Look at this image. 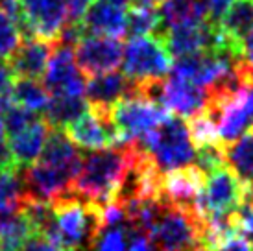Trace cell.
<instances>
[{"label":"cell","instance_id":"obj_1","mask_svg":"<svg viewBox=\"0 0 253 251\" xmlns=\"http://www.w3.org/2000/svg\"><path fill=\"white\" fill-rule=\"evenodd\" d=\"M133 142L94 150L82 157V167L74 179L72 192L82 200L106 205L119 194L131 165Z\"/></svg>","mask_w":253,"mask_h":251},{"label":"cell","instance_id":"obj_2","mask_svg":"<svg viewBox=\"0 0 253 251\" xmlns=\"http://www.w3.org/2000/svg\"><path fill=\"white\" fill-rule=\"evenodd\" d=\"M50 205L56 223L50 244L61 251H91L104 229L102 205L82 200L74 192L57 198Z\"/></svg>","mask_w":253,"mask_h":251},{"label":"cell","instance_id":"obj_3","mask_svg":"<svg viewBox=\"0 0 253 251\" xmlns=\"http://www.w3.org/2000/svg\"><path fill=\"white\" fill-rule=\"evenodd\" d=\"M137 142L148 154L159 174L192 167L196 159V144L190 139L187 120L181 117H169Z\"/></svg>","mask_w":253,"mask_h":251},{"label":"cell","instance_id":"obj_4","mask_svg":"<svg viewBox=\"0 0 253 251\" xmlns=\"http://www.w3.org/2000/svg\"><path fill=\"white\" fill-rule=\"evenodd\" d=\"M202 229L204 223L196 209L165 203L148 235L157 251H192L202 246Z\"/></svg>","mask_w":253,"mask_h":251},{"label":"cell","instance_id":"obj_5","mask_svg":"<svg viewBox=\"0 0 253 251\" xmlns=\"http://www.w3.org/2000/svg\"><path fill=\"white\" fill-rule=\"evenodd\" d=\"M250 192L252 190L225 165H222L216 170L205 174L204 188L198 196L194 209L202 222L209 218L233 216L240 205L246 202Z\"/></svg>","mask_w":253,"mask_h":251},{"label":"cell","instance_id":"obj_6","mask_svg":"<svg viewBox=\"0 0 253 251\" xmlns=\"http://www.w3.org/2000/svg\"><path fill=\"white\" fill-rule=\"evenodd\" d=\"M109 117L119 131L120 144H126L146 137L170 115L161 104L141 94L137 89V92L120 98L109 109Z\"/></svg>","mask_w":253,"mask_h":251},{"label":"cell","instance_id":"obj_7","mask_svg":"<svg viewBox=\"0 0 253 251\" xmlns=\"http://www.w3.org/2000/svg\"><path fill=\"white\" fill-rule=\"evenodd\" d=\"M172 69V56L163 39L144 35L129 39L122 52V70L133 84L161 82Z\"/></svg>","mask_w":253,"mask_h":251},{"label":"cell","instance_id":"obj_8","mask_svg":"<svg viewBox=\"0 0 253 251\" xmlns=\"http://www.w3.org/2000/svg\"><path fill=\"white\" fill-rule=\"evenodd\" d=\"M7 11L19 22L22 39L39 37L56 42L69 22L65 0H15Z\"/></svg>","mask_w":253,"mask_h":251},{"label":"cell","instance_id":"obj_9","mask_svg":"<svg viewBox=\"0 0 253 251\" xmlns=\"http://www.w3.org/2000/svg\"><path fill=\"white\" fill-rule=\"evenodd\" d=\"M85 84L87 80L78 67L74 50L54 42V50L42 74V85L50 96H84Z\"/></svg>","mask_w":253,"mask_h":251},{"label":"cell","instance_id":"obj_10","mask_svg":"<svg viewBox=\"0 0 253 251\" xmlns=\"http://www.w3.org/2000/svg\"><path fill=\"white\" fill-rule=\"evenodd\" d=\"M67 137L82 150H104L120 146V137L115 124L111 122L109 111L91 107L65 127Z\"/></svg>","mask_w":253,"mask_h":251},{"label":"cell","instance_id":"obj_11","mask_svg":"<svg viewBox=\"0 0 253 251\" xmlns=\"http://www.w3.org/2000/svg\"><path fill=\"white\" fill-rule=\"evenodd\" d=\"M122 42L117 37L106 35H84L76 44V63L87 76H96L117 70L122 63Z\"/></svg>","mask_w":253,"mask_h":251},{"label":"cell","instance_id":"obj_12","mask_svg":"<svg viewBox=\"0 0 253 251\" xmlns=\"http://www.w3.org/2000/svg\"><path fill=\"white\" fill-rule=\"evenodd\" d=\"M157 102L167 111L176 113V117L189 120L204 113L209 105V91L198 85L185 82L181 78L170 74L169 80L161 82Z\"/></svg>","mask_w":253,"mask_h":251},{"label":"cell","instance_id":"obj_13","mask_svg":"<svg viewBox=\"0 0 253 251\" xmlns=\"http://www.w3.org/2000/svg\"><path fill=\"white\" fill-rule=\"evenodd\" d=\"M222 35L218 30V24L205 21L196 24H181L172 26L165 34V44L169 48L170 56L183 57L205 50L220 48Z\"/></svg>","mask_w":253,"mask_h":251},{"label":"cell","instance_id":"obj_14","mask_svg":"<svg viewBox=\"0 0 253 251\" xmlns=\"http://www.w3.org/2000/svg\"><path fill=\"white\" fill-rule=\"evenodd\" d=\"M205 183V174L198 167L179 168L161 177V198L169 205L177 207H192L196 205V200Z\"/></svg>","mask_w":253,"mask_h":251},{"label":"cell","instance_id":"obj_15","mask_svg":"<svg viewBox=\"0 0 253 251\" xmlns=\"http://www.w3.org/2000/svg\"><path fill=\"white\" fill-rule=\"evenodd\" d=\"M137 92V84L124 76V72H104L91 76L85 84V96L91 107L109 111L120 98Z\"/></svg>","mask_w":253,"mask_h":251},{"label":"cell","instance_id":"obj_16","mask_svg":"<svg viewBox=\"0 0 253 251\" xmlns=\"http://www.w3.org/2000/svg\"><path fill=\"white\" fill-rule=\"evenodd\" d=\"M52 50H54L52 41L39 39V37H24L19 48L15 50V54L9 57L7 65L13 76L39 80L46 70Z\"/></svg>","mask_w":253,"mask_h":251},{"label":"cell","instance_id":"obj_17","mask_svg":"<svg viewBox=\"0 0 253 251\" xmlns=\"http://www.w3.org/2000/svg\"><path fill=\"white\" fill-rule=\"evenodd\" d=\"M50 133L48 122L41 117H36L30 124L19 129L13 135H7V144L15 159V165L21 168L32 167L42 152Z\"/></svg>","mask_w":253,"mask_h":251},{"label":"cell","instance_id":"obj_18","mask_svg":"<svg viewBox=\"0 0 253 251\" xmlns=\"http://www.w3.org/2000/svg\"><path fill=\"white\" fill-rule=\"evenodd\" d=\"M80 24L85 35H106L119 39L126 32V9L107 0H94L85 9Z\"/></svg>","mask_w":253,"mask_h":251},{"label":"cell","instance_id":"obj_19","mask_svg":"<svg viewBox=\"0 0 253 251\" xmlns=\"http://www.w3.org/2000/svg\"><path fill=\"white\" fill-rule=\"evenodd\" d=\"M157 11H159V19H161V30L155 37H159L163 41H165L167 30L172 26L209 21L204 0H163L161 7Z\"/></svg>","mask_w":253,"mask_h":251},{"label":"cell","instance_id":"obj_20","mask_svg":"<svg viewBox=\"0 0 253 251\" xmlns=\"http://www.w3.org/2000/svg\"><path fill=\"white\" fill-rule=\"evenodd\" d=\"M218 28L227 41L242 48L244 37L253 28V0H233L218 21Z\"/></svg>","mask_w":253,"mask_h":251},{"label":"cell","instance_id":"obj_21","mask_svg":"<svg viewBox=\"0 0 253 251\" xmlns=\"http://www.w3.org/2000/svg\"><path fill=\"white\" fill-rule=\"evenodd\" d=\"M224 163L250 190L253 188V131L229 144H222Z\"/></svg>","mask_w":253,"mask_h":251},{"label":"cell","instance_id":"obj_22","mask_svg":"<svg viewBox=\"0 0 253 251\" xmlns=\"http://www.w3.org/2000/svg\"><path fill=\"white\" fill-rule=\"evenodd\" d=\"M9 98L15 105H21L36 115H44L50 102V94L39 80L32 78H17L13 80Z\"/></svg>","mask_w":253,"mask_h":251},{"label":"cell","instance_id":"obj_23","mask_svg":"<svg viewBox=\"0 0 253 251\" xmlns=\"http://www.w3.org/2000/svg\"><path fill=\"white\" fill-rule=\"evenodd\" d=\"M89 109L84 96H50L48 107L44 111V120L50 127L65 129Z\"/></svg>","mask_w":253,"mask_h":251},{"label":"cell","instance_id":"obj_24","mask_svg":"<svg viewBox=\"0 0 253 251\" xmlns=\"http://www.w3.org/2000/svg\"><path fill=\"white\" fill-rule=\"evenodd\" d=\"M161 30V19L155 6L133 4L126 9V32L129 39L144 37V35H157Z\"/></svg>","mask_w":253,"mask_h":251},{"label":"cell","instance_id":"obj_25","mask_svg":"<svg viewBox=\"0 0 253 251\" xmlns=\"http://www.w3.org/2000/svg\"><path fill=\"white\" fill-rule=\"evenodd\" d=\"M24 202V187L22 177L17 170L0 172V212H15L21 210Z\"/></svg>","mask_w":253,"mask_h":251},{"label":"cell","instance_id":"obj_26","mask_svg":"<svg viewBox=\"0 0 253 251\" xmlns=\"http://www.w3.org/2000/svg\"><path fill=\"white\" fill-rule=\"evenodd\" d=\"M22 41L19 22L7 9L0 7V61H9Z\"/></svg>","mask_w":253,"mask_h":251},{"label":"cell","instance_id":"obj_27","mask_svg":"<svg viewBox=\"0 0 253 251\" xmlns=\"http://www.w3.org/2000/svg\"><path fill=\"white\" fill-rule=\"evenodd\" d=\"M129 240V225L120 223L113 227H104L100 231L96 242L92 246L94 251H127Z\"/></svg>","mask_w":253,"mask_h":251},{"label":"cell","instance_id":"obj_28","mask_svg":"<svg viewBox=\"0 0 253 251\" xmlns=\"http://www.w3.org/2000/svg\"><path fill=\"white\" fill-rule=\"evenodd\" d=\"M11 170H17V165L11 155L9 144H7L6 127L2 122V117H0V172H11Z\"/></svg>","mask_w":253,"mask_h":251},{"label":"cell","instance_id":"obj_29","mask_svg":"<svg viewBox=\"0 0 253 251\" xmlns=\"http://www.w3.org/2000/svg\"><path fill=\"white\" fill-rule=\"evenodd\" d=\"M212 251H253V246L248 242L246 237H242L239 231H235Z\"/></svg>","mask_w":253,"mask_h":251},{"label":"cell","instance_id":"obj_30","mask_svg":"<svg viewBox=\"0 0 253 251\" xmlns=\"http://www.w3.org/2000/svg\"><path fill=\"white\" fill-rule=\"evenodd\" d=\"M127 251H157L154 242L148 233L144 231H135L129 227V244H127Z\"/></svg>","mask_w":253,"mask_h":251},{"label":"cell","instance_id":"obj_31","mask_svg":"<svg viewBox=\"0 0 253 251\" xmlns=\"http://www.w3.org/2000/svg\"><path fill=\"white\" fill-rule=\"evenodd\" d=\"M205 7H207V19L212 24H218V21L222 19V15L225 13V9L229 7L233 0H204Z\"/></svg>","mask_w":253,"mask_h":251},{"label":"cell","instance_id":"obj_32","mask_svg":"<svg viewBox=\"0 0 253 251\" xmlns=\"http://www.w3.org/2000/svg\"><path fill=\"white\" fill-rule=\"evenodd\" d=\"M94 0H65L67 4V13H69V21L80 22L84 17L85 9L91 6Z\"/></svg>","mask_w":253,"mask_h":251},{"label":"cell","instance_id":"obj_33","mask_svg":"<svg viewBox=\"0 0 253 251\" xmlns=\"http://www.w3.org/2000/svg\"><path fill=\"white\" fill-rule=\"evenodd\" d=\"M13 72L9 69V65L6 61H0V98H4L9 94L11 85H13Z\"/></svg>","mask_w":253,"mask_h":251},{"label":"cell","instance_id":"obj_34","mask_svg":"<svg viewBox=\"0 0 253 251\" xmlns=\"http://www.w3.org/2000/svg\"><path fill=\"white\" fill-rule=\"evenodd\" d=\"M22 251H59L56 246H52L48 240H44L41 237H32L26 242V246L22 248Z\"/></svg>","mask_w":253,"mask_h":251},{"label":"cell","instance_id":"obj_35","mask_svg":"<svg viewBox=\"0 0 253 251\" xmlns=\"http://www.w3.org/2000/svg\"><path fill=\"white\" fill-rule=\"evenodd\" d=\"M242 54H244V59L253 65V28L242 41Z\"/></svg>","mask_w":253,"mask_h":251},{"label":"cell","instance_id":"obj_36","mask_svg":"<svg viewBox=\"0 0 253 251\" xmlns=\"http://www.w3.org/2000/svg\"><path fill=\"white\" fill-rule=\"evenodd\" d=\"M135 4H144V6H155V4H161L163 0H133Z\"/></svg>","mask_w":253,"mask_h":251},{"label":"cell","instance_id":"obj_37","mask_svg":"<svg viewBox=\"0 0 253 251\" xmlns=\"http://www.w3.org/2000/svg\"><path fill=\"white\" fill-rule=\"evenodd\" d=\"M13 4H15V0H0V7H4V9H9Z\"/></svg>","mask_w":253,"mask_h":251},{"label":"cell","instance_id":"obj_38","mask_svg":"<svg viewBox=\"0 0 253 251\" xmlns=\"http://www.w3.org/2000/svg\"><path fill=\"white\" fill-rule=\"evenodd\" d=\"M107 2H113V4H117V6H122L126 7L129 4V0H107Z\"/></svg>","mask_w":253,"mask_h":251},{"label":"cell","instance_id":"obj_39","mask_svg":"<svg viewBox=\"0 0 253 251\" xmlns=\"http://www.w3.org/2000/svg\"><path fill=\"white\" fill-rule=\"evenodd\" d=\"M192 251H207V250H205V248H202V246H200V248H196V250H192Z\"/></svg>","mask_w":253,"mask_h":251},{"label":"cell","instance_id":"obj_40","mask_svg":"<svg viewBox=\"0 0 253 251\" xmlns=\"http://www.w3.org/2000/svg\"><path fill=\"white\" fill-rule=\"evenodd\" d=\"M250 196H252V198H253V188H252V192H250Z\"/></svg>","mask_w":253,"mask_h":251},{"label":"cell","instance_id":"obj_41","mask_svg":"<svg viewBox=\"0 0 253 251\" xmlns=\"http://www.w3.org/2000/svg\"><path fill=\"white\" fill-rule=\"evenodd\" d=\"M59 251H61V250H59Z\"/></svg>","mask_w":253,"mask_h":251}]
</instances>
